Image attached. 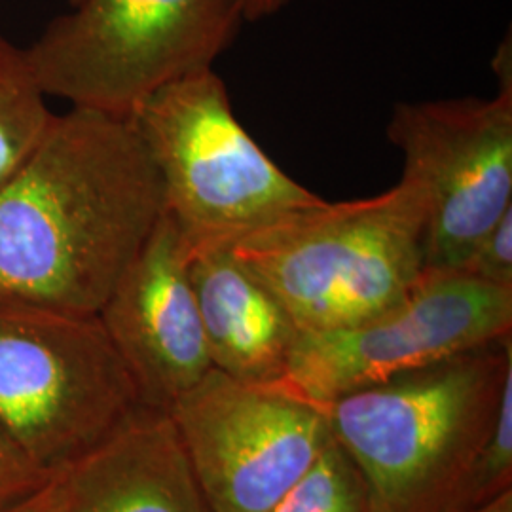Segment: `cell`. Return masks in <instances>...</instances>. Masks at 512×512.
Segmentation results:
<instances>
[{
  "mask_svg": "<svg viewBox=\"0 0 512 512\" xmlns=\"http://www.w3.org/2000/svg\"><path fill=\"white\" fill-rule=\"evenodd\" d=\"M165 213L131 118L71 107L0 183V300L97 315Z\"/></svg>",
  "mask_w": 512,
  "mask_h": 512,
  "instance_id": "cell-1",
  "label": "cell"
},
{
  "mask_svg": "<svg viewBox=\"0 0 512 512\" xmlns=\"http://www.w3.org/2000/svg\"><path fill=\"white\" fill-rule=\"evenodd\" d=\"M512 380V334L366 385L327 406L366 512H448Z\"/></svg>",
  "mask_w": 512,
  "mask_h": 512,
  "instance_id": "cell-2",
  "label": "cell"
},
{
  "mask_svg": "<svg viewBox=\"0 0 512 512\" xmlns=\"http://www.w3.org/2000/svg\"><path fill=\"white\" fill-rule=\"evenodd\" d=\"M425 196L408 177L378 196L293 213L230 245L300 334L346 329L389 310L418 283Z\"/></svg>",
  "mask_w": 512,
  "mask_h": 512,
  "instance_id": "cell-3",
  "label": "cell"
},
{
  "mask_svg": "<svg viewBox=\"0 0 512 512\" xmlns=\"http://www.w3.org/2000/svg\"><path fill=\"white\" fill-rule=\"evenodd\" d=\"M164 184L165 211L188 253L325 202L294 181L239 124L215 69L188 74L129 116Z\"/></svg>",
  "mask_w": 512,
  "mask_h": 512,
  "instance_id": "cell-4",
  "label": "cell"
},
{
  "mask_svg": "<svg viewBox=\"0 0 512 512\" xmlns=\"http://www.w3.org/2000/svg\"><path fill=\"white\" fill-rule=\"evenodd\" d=\"M243 0H82L25 50L46 95L129 118L150 95L213 69Z\"/></svg>",
  "mask_w": 512,
  "mask_h": 512,
  "instance_id": "cell-5",
  "label": "cell"
},
{
  "mask_svg": "<svg viewBox=\"0 0 512 512\" xmlns=\"http://www.w3.org/2000/svg\"><path fill=\"white\" fill-rule=\"evenodd\" d=\"M141 408L97 315L0 300V425L40 469L55 475Z\"/></svg>",
  "mask_w": 512,
  "mask_h": 512,
  "instance_id": "cell-6",
  "label": "cell"
},
{
  "mask_svg": "<svg viewBox=\"0 0 512 512\" xmlns=\"http://www.w3.org/2000/svg\"><path fill=\"white\" fill-rule=\"evenodd\" d=\"M512 334V289L463 270H423L401 302L346 329L300 334L285 376L298 397H338Z\"/></svg>",
  "mask_w": 512,
  "mask_h": 512,
  "instance_id": "cell-7",
  "label": "cell"
},
{
  "mask_svg": "<svg viewBox=\"0 0 512 512\" xmlns=\"http://www.w3.org/2000/svg\"><path fill=\"white\" fill-rule=\"evenodd\" d=\"M213 512H268L332 442L327 408L217 368L169 408Z\"/></svg>",
  "mask_w": 512,
  "mask_h": 512,
  "instance_id": "cell-8",
  "label": "cell"
},
{
  "mask_svg": "<svg viewBox=\"0 0 512 512\" xmlns=\"http://www.w3.org/2000/svg\"><path fill=\"white\" fill-rule=\"evenodd\" d=\"M387 139L425 196V268L461 270L476 241L512 209V92L401 101Z\"/></svg>",
  "mask_w": 512,
  "mask_h": 512,
  "instance_id": "cell-9",
  "label": "cell"
},
{
  "mask_svg": "<svg viewBox=\"0 0 512 512\" xmlns=\"http://www.w3.org/2000/svg\"><path fill=\"white\" fill-rule=\"evenodd\" d=\"M188 247L165 211L97 313L141 403L169 412L213 368L188 274Z\"/></svg>",
  "mask_w": 512,
  "mask_h": 512,
  "instance_id": "cell-10",
  "label": "cell"
},
{
  "mask_svg": "<svg viewBox=\"0 0 512 512\" xmlns=\"http://www.w3.org/2000/svg\"><path fill=\"white\" fill-rule=\"evenodd\" d=\"M54 512H213L167 412L141 408L54 475Z\"/></svg>",
  "mask_w": 512,
  "mask_h": 512,
  "instance_id": "cell-11",
  "label": "cell"
},
{
  "mask_svg": "<svg viewBox=\"0 0 512 512\" xmlns=\"http://www.w3.org/2000/svg\"><path fill=\"white\" fill-rule=\"evenodd\" d=\"M188 255L213 368L241 382H279L300 336L289 313L230 247H207Z\"/></svg>",
  "mask_w": 512,
  "mask_h": 512,
  "instance_id": "cell-12",
  "label": "cell"
},
{
  "mask_svg": "<svg viewBox=\"0 0 512 512\" xmlns=\"http://www.w3.org/2000/svg\"><path fill=\"white\" fill-rule=\"evenodd\" d=\"M54 116L27 52L0 35V183L37 147Z\"/></svg>",
  "mask_w": 512,
  "mask_h": 512,
  "instance_id": "cell-13",
  "label": "cell"
},
{
  "mask_svg": "<svg viewBox=\"0 0 512 512\" xmlns=\"http://www.w3.org/2000/svg\"><path fill=\"white\" fill-rule=\"evenodd\" d=\"M268 512H366L365 486L348 454L332 440Z\"/></svg>",
  "mask_w": 512,
  "mask_h": 512,
  "instance_id": "cell-14",
  "label": "cell"
},
{
  "mask_svg": "<svg viewBox=\"0 0 512 512\" xmlns=\"http://www.w3.org/2000/svg\"><path fill=\"white\" fill-rule=\"evenodd\" d=\"M512 490V380L505 385L494 427L463 476L448 512L473 511Z\"/></svg>",
  "mask_w": 512,
  "mask_h": 512,
  "instance_id": "cell-15",
  "label": "cell"
},
{
  "mask_svg": "<svg viewBox=\"0 0 512 512\" xmlns=\"http://www.w3.org/2000/svg\"><path fill=\"white\" fill-rule=\"evenodd\" d=\"M461 270L486 283L512 289V209L476 241Z\"/></svg>",
  "mask_w": 512,
  "mask_h": 512,
  "instance_id": "cell-16",
  "label": "cell"
},
{
  "mask_svg": "<svg viewBox=\"0 0 512 512\" xmlns=\"http://www.w3.org/2000/svg\"><path fill=\"white\" fill-rule=\"evenodd\" d=\"M52 476L40 469L0 425V509L35 494Z\"/></svg>",
  "mask_w": 512,
  "mask_h": 512,
  "instance_id": "cell-17",
  "label": "cell"
},
{
  "mask_svg": "<svg viewBox=\"0 0 512 512\" xmlns=\"http://www.w3.org/2000/svg\"><path fill=\"white\" fill-rule=\"evenodd\" d=\"M0 512H54V476L38 492L12 505L2 507Z\"/></svg>",
  "mask_w": 512,
  "mask_h": 512,
  "instance_id": "cell-18",
  "label": "cell"
},
{
  "mask_svg": "<svg viewBox=\"0 0 512 512\" xmlns=\"http://www.w3.org/2000/svg\"><path fill=\"white\" fill-rule=\"evenodd\" d=\"M291 2L294 0H243V18L251 23L272 18L283 8H287Z\"/></svg>",
  "mask_w": 512,
  "mask_h": 512,
  "instance_id": "cell-19",
  "label": "cell"
},
{
  "mask_svg": "<svg viewBox=\"0 0 512 512\" xmlns=\"http://www.w3.org/2000/svg\"><path fill=\"white\" fill-rule=\"evenodd\" d=\"M467 512H512V490L495 497L494 501Z\"/></svg>",
  "mask_w": 512,
  "mask_h": 512,
  "instance_id": "cell-20",
  "label": "cell"
},
{
  "mask_svg": "<svg viewBox=\"0 0 512 512\" xmlns=\"http://www.w3.org/2000/svg\"><path fill=\"white\" fill-rule=\"evenodd\" d=\"M67 2H69V4H71V6H76V4H80V2H82V0H67Z\"/></svg>",
  "mask_w": 512,
  "mask_h": 512,
  "instance_id": "cell-21",
  "label": "cell"
}]
</instances>
